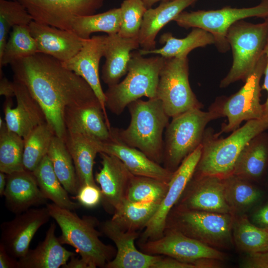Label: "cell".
<instances>
[{"label":"cell","mask_w":268,"mask_h":268,"mask_svg":"<svg viewBox=\"0 0 268 268\" xmlns=\"http://www.w3.org/2000/svg\"><path fill=\"white\" fill-rule=\"evenodd\" d=\"M10 66L13 80L26 87L43 111L55 134L63 139L67 133L66 108L99 102L83 78L50 56L37 53Z\"/></svg>","instance_id":"cell-1"},{"label":"cell","mask_w":268,"mask_h":268,"mask_svg":"<svg viewBox=\"0 0 268 268\" xmlns=\"http://www.w3.org/2000/svg\"><path fill=\"white\" fill-rule=\"evenodd\" d=\"M127 107L130 123L125 129L111 127L112 136L139 149L155 162L163 163V133L169 123V117L162 102L157 98L145 101L139 99Z\"/></svg>","instance_id":"cell-2"},{"label":"cell","mask_w":268,"mask_h":268,"mask_svg":"<svg viewBox=\"0 0 268 268\" xmlns=\"http://www.w3.org/2000/svg\"><path fill=\"white\" fill-rule=\"evenodd\" d=\"M268 130V116L246 121L228 136L219 138L210 129L205 130L200 159L194 175L224 179L233 174L242 150L254 137Z\"/></svg>","instance_id":"cell-3"},{"label":"cell","mask_w":268,"mask_h":268,"mask_svg":"<svg viewBox=\"0 0 268 268\" xmlns=\"http://www.w3.org/2000/svg\"><path fill=\"white\" fill-rule=\"evenodd\" d=\"M46 207L61 229V235L58 237L61 243L75 248L90 268H105L115 256V249L99 238L102 233L96 228L99 225L97 219L88 216L81 218L73 211L54 203L47 204Z\"/></svg>","instance_id":"cell-4"},{"label":"cell","mask_w":268,"mask_h":268,"mask_svg":"<svg viewBox=\"0 0 268 268\" xmlns=\"http://www.w3.org/2000/svg\"><path fill=\"white\" fill-rule=\"evenodd\" d=\"M164 60L165 58L160 55L145 58L138 50L132 52L126 77L108 86L105 92L106 108L119 115L129 104L142 97L156 98L159 74Z\"/></svg>","instance_id":"cell-5"},{"label":"cell","mask_w":268,"mask_h":268,"mask_svg":"<svg viewBox=\"0 0 268 268\" xmlns=\"http://www.w3.org/2000/svg\"><path fill=\"white\" fill-rule=\"evenodd\" d=\"M221 117L219 110L213 103L208 111L192 109L173 117L166 128L163 166L174 172L201 144L207 124Z\"/></svg>","instance_id":"cell-6"},{"label":"cell","mask_w":268,"mask_h":268,"mask_svg":"<svg viewBox=\"0 0 268 268\" xmlns=\"http://www.w3.org/2000/svg\"><path fill=\"white\" fill-rule=\"evenodd\" d=\"M233 215L173 207L165 229H173L212 248L229 249L233 243Z\"/></svg>","instance_id":"cell-7"},{"label":"cell","mask_w":268,"mask_h":268,"mask_svg":"<svg viewBox=\"0 0 268 268\" xmlns=\"http://www.w3.org/2000/svg\"><path fill=\"white\" fill-rule=\"evenodd\" d=\"M268 36V17L260 23L240 20L230 27L226 38L232 49L233 63L228 74L221 81L220 87L240 80L245 81L265 54Z\"/></svg>","instance_id":"cell-8"},{"label":"cell","mask_w":268,"mask_h":268,"mask_svg":"<svg viewBox=\"0 0 268 268\" xmlns=\"http://www.w3.org/2000/svg\"><path fill=\"white\" fill-rule=\"evenodd\" d=\"M252 17H268V0H261L258 5L249 7L227 6L215 10L183 11L173 21L186 29L200 28L209 32L214 37L218 50L225 53L230 48L226 38L230 27L236 21Z\"/></svg>","instance_id":"cell-9"},{"label":"cell","mask_w":268,"mask_h":268,"mask_svg":"<svg viewBox=\"0 0 268 268\" xmlns=\"http://www.w3.org/2000/svg\"><path fill=\"white\" fill-rule=\"evenodd\" d=\"M156 98L161 101L169 117L202 108L190 86L187 57L165 58L159 74Z\"/></svg>","instance_id":"cell-10"},{"label":"cell","mask_w":268,"mask_h":268,"mask_svg":"<svg viewBox=\"0 0 268 268\" xmlns=\"http://www.w3.org/2000/svg\"><path fill=\"white\" fill-rule=\"evenodd\" d=\"M267 63L265 53L261 58L243 87L229 98L217 100L214 103L222 117H226L228 123L222 126L219 136L222 133L233 132L240 127L243 121L259 119L264 117V106L260 102L261 78Z\"/></svg>","instance_id":"cell-11"},{"label":"cell","mask_w":268,"mask_h":268,"mask_svg":"<svg viewBox=\"0 0 268 268\" xmlns=\"http://www.w3.org/2000/svg\"><path fill=\"white\" fill-rule=\"evenodd\" d=\"M139 247L144 253L170 257L192 264L196 268H201L205 259H225V254L219 250L169 229H165L158 239L140 242Z\"/></svg>","instance_id":"cell-12"},{"label":"cell","mask_w":268,"mask_h":268,"mask_svg":"<svg viewBox=\"0 0 268 268\" xmlns=\"http://www.w3.org/2000/svg\"><path fill=\"white\" fill-rule=\"evenodd\" d=\"M28 11L33 21L71 30L77 16L95 14L105 0H15Z\"/></svg>","instance_id":"cell-13"},{"label":"cell","mask_w":268,"mask_h":268,"mask_svg":"<svg viewBox=\"0 0 268 268\" xmlns=\"http://www.w3.org/2000/svg\"><path fill=\"white\" fill-rule=\"evenodd\" d=\"M201 151L202 145L200 144L174 172L164 198L141 235V242L155 240L163 236L167 217L192 178L200 159Z\"/></svg>","instance_id":"cell-14"},{"label":"cell","mask_w":268,"mask_h":268,"mask_svg":"<svg viewBox=\"0 0 268 268\" xmlns=\"http://www.w3.org/2000/svg\"><path fill=\"white\" fill-rule=\"evenodd\" d=\"M52 218L48 208H31L16 214L0 225V242L6 251L18 260L29 250L31 240L39 229Z\"/></svg>","instance_id":"cell-15"},{"label":"cell","mask_w":268,"mask_h":268,"mask_svg":"<svg viewBox=\"0 0 268 268\" xmlns=\"http://www.w3.org/2000/svg\"><path fill=\"white\" fill-rule=\"evenodd\" d=\"M174 207L231 214L225 198L224 179L212 175H193Z\"/></svg>","instance_id":"cell-16"},{"label":"cell","mask_w":268,"mask_h":268,"mask_svg":"<svg viewBox=\"0 0 268 268\" xmlns=\"http://www.w3.org/2000/svg\"><path fill=\"white\" fill-rule=\"evenodd\" d=\"M105 35H94L83 39L81 49L63 66L83 78L91 86L98 99L109 128L111 125L106 112V96L100 83L99 67L104 57Z\"/></svg>","instance_id":"cell-17"},{"label":"cell","mask_w":268,"mask_h":268,"mask_svg":"<svg viewBox=\"0 0 268 268\" xmlns=\"http://www.w3.org/2000/svg\"><path fill=\"white\" fill-rule=\"evenodd\" d=\"M102 233L115 244L114 258L108 262L106 268H152L161 255H152L138 251L134 241L138 236L137 231L125 230L111 219L99 225Z\"/></svg>","instance_id":"cell-18"},{"label":"cell","mask_w":268,"mask_h":268,"mask_svg":"<svg viewBox=\"0 0 268 268\" xmlns=\"http://www.w3.org/2000/svg\"><path fill=\"white\" fill-rule=\"evenodd\" d=\"M16 105L12 98H5L3 104L4 121L7 129L25 138L37 127L47 122L42 108L26 87L13 80Z\"/></svg>","instance_id":"cell-19"},{"label":"cell","mask_w":268,"mask_h":268,"mask_svg":"<svg viewBox=\"0 0 268 268\" xmlns=\"http://www.w3.org/2000/svg\"><path fill=\"white\" fill-rule=\"evenodd\" d=\"M99 154L102 167L96 173L95 180L100 187L102 201L114 212L126 199L133 174L117 157L103 152Z\"/></svg>","instance_id":"cell-20"},{"label":"cell","mask_w":268,"mask_h":268,"mask_svg":"<svg viewBox=\"0 0 268 268\" xmlns=\"http://www.w3.org/2000/svg\"><path fill=\"white\" fill-rule=\"evenodd\" d=\"M29 27L38 53L50 56L62 63L73 57L82 46L83 39L72 30L62 29L33 20Z\"/></svg>","instance_id":"cell-21"},{"label":"cell","mask_w":268,"mask_h":268,"mask_svg":"<svg viewBox=\"0 0 268 268\" xmlns=\"http://www.w3.org/2000/svg\"><path fill=\"white\" fill-rule=\"evenodd\" d=\"M99 153L118 158L133 175L151 177L169 182L172 172L151 160L139 149L131 147L113 137L106 142L96 141Z\"/></svg>","instance_id":"cell-22"},{"label":"cell","mask_w":268,"mask_h":268,"mask_svg":"<svg viewBox=\"0 0 268 268\" xmlns=\"http://www.w3.org/2000/svg\"><path fill=\"white\" fill-rule=\"evenodd\" d=\"M64 122L67 131L82 134L93 139L106 142L112 139L99 102L66 108Z\"/></svg>","instance_id":"cell-23"},{"label":"cell","mask_w":268,"mask_h":268,"mask_svg":"<svg viewBox=\"0 0 268 268\" xmlns=\"http://www.w3.org/2000/svg\"><path fill=\"white\" fill-rule=\"evenodd\" d=\"M3 196L6 207L15 214L46 203L47 200L33 173L25 170L7 174Z\"/></svg>","instance_id":"cell-24"},{"label":"cell","mask_w":268,"mask_h":268,"mask_svg":"<svg viewBox=\"0 0 268 268\" xmlns=\"http://www.w3.org/2000/svg\"><path fill=\"white\" fill-rule=\"evenodd\" d=\"M140 46L137 38H125L118 33L105 35L101 78L108 86L120 82L127 73L131 51Z\"/></svg>","instance_id":"cell-25"},{"label":"cell","mask_w":268,"mask_h":268,"mask_svg":"<svg viewBox=\"0 0 268 268\" xmlns=\"http://www.w3.org/2000/svg\"><path fill=\"white\" fill-rule=\"evenodd\" d=\"M56 225L52 223L44 239L18 260L17 268H59L75 255L62 246L55 235Z\"/></svg>","instance_id":"cell-26"},{"label":"cell","mask_w":268,"mask_h":268,"mask_svg":"<svg viewBox=\"0 0 268 268\" xmlns=\"http://www.w3.org/2000/svg\"><path fill=\"white\" fill-rule=\"evenodd\" d=\"M198 0H174L162 1L154 8L147 9L138 36L141 49H155L156 37L160 30L188 7Z\"/></svg>","instance_id":"cell-27"},{"label":"cell","mask_w":268,"mask_h":268,"mask_svg":"<svg viewBox=\"0 0 268 268\" xmlns=\"http://www.w3.org/2000/svg\"><path fill=\"white\" fill-rule=\"evenodd\" d=\"M268 169V134L263 132L252 139L239 154L233 174L251 182L265 178Z\"/></svg>","instance_id":"cell-28"},{"label":"cell","mask_w":268,"mask_h":268,"mask_svg":"<svg viewBox=\"0 0 268 268\" xmlns=\"http://www.w3.org/2000/svg\"><path fill=\"white\" fill-rule=\"evenodd\" d=\"M64 140L73 160L79 188L85 185H97L93 173L95 159L99 153L97 140L67 131Z\"/></svg>","instance_id":"cell-29"},{"label":"cell","mask_w":268,"mask_h":268,"mask_svg":"<svg viewBox=\"0 0 268 268\" xmlns=\"http://www.w3.org/2000/svg\"><path fill=\"white\" fill-rule=\"evenodd\" d=\"M159 42L164 45L161 48L150 50H139L141 55L156 54L165 58L187 57L195 48L204 47L214 44L215 40L209 32L200 28H193L185 38L179 39L174 37L170 32L161 35Z\"/></svg>","instance_id":"cell-30"},{"label":"cell","mask_w":268,"mask_h":268,"mask_svg":"<svg viewBox=\"0 0 268 268\" xmlns=\"http://www.w3.org/2000/svg\"><path fill=\"white\" fill-rule=\"evenodd\" d=\"M223 179L225 198L232 215L245 214L263 201L264 191L252 182L233 174Z\"/></svg>","instance_id":"cell-31"},{"label":"cell","mask_w":268,"mask_h":268,"mask_svg":"<svg viewBox=\"0 0 268 268\" xmlns=\"http://www.w3.org/2000/svg\"><path fill=\"white\" fill-rule=\"evenodd\" d=\"M44 196L58 206L72 211L81 206L73 201L57 177L48 155L32 172Z\"/></svg>","instance_id":"cell-32"},{"label":"cell","mask_w":268,"mask_h":268,"mask_svg":"<svg viewBox=\"0 0 268 268\" xmlns=\"http://www.w3.org/2000/svg\"><path fill=\"white\" fill-rule=\"evenodd\" d=\"M232 232L233 243L246 254L268 250V231L255 225L245 214L233 215Z\"/></svg>","instance_id":"cell-33"},{"label":"cell","mask_w":268,"mask_h":268,"mask_svg":"<svg viewBox=\"0 0 268 268\" xmlns=\"http://www.w3.org/2000/svg\"><path fill=\"white\" fill-rule=\"evenodd\" d=\"M53 169L67 191L76 196L79 186L71 156L62 138L54 135L47 153Z\"/></svg>","instance_id":"cell-34"},{"label":"cell","mask_w":268,"mask_h":268,"mask_svg":"<svg viewBox=\"0 0 268 268\" xmlns=\"http://www.w3.org/2000/svg\"><path fill=\"white\" fill-rule=\"evenodd\" d=\"M159 204L153 201L136 202L125 199L114 211L111 219L125 230L137 231L145 227Z\"/></svg>","instance_id":"cell-35"},{"label":"cell","mask_w":268,"mask_h":268,"mask_svg":"<svg viewBox=\"0 0 268 268\" xmlns=\"http://www.w3.org/2000/svg\"><path fill=\"white\" fill-rule=\"evenodd\" d=\"M121 24L120 8H115L104 12L76 17L73 20L71 30L83 39L89 38L97 32L107 35L119 33Z\"/></svg>","instance_id":"cell-36"},{"label":"cell","mask_w":268,"mask_h":268,"mask_svg":"<svg viewBox=\"0 0 268 268\" xmlns=\"http://www.w3.org/2000/svg\"><path fill=\"white\" fill-rule=\"evenodd\" d=\"M24 140L9 130L0 118V172L6 174L24 170L23 157Z\"/></svg>","instance_id":"cell-37"},{"label":"cell","mask_w":268,"mask_h":268,"mask_svg":"<svg viewBox=\"0 0 268 268\" xmlns=\"http://www.w3.org/2000/svg\"><path fill=\"white\" fill-rule=\"evenodd\" d=\"M37 53V45L31 34L29 25L14 26L0 56V69L15 61Z\"/></svg>","instance_id":"cell-38"},{"label":"cell","mask_w":268,"mask_h":268,"mask_svg":"<svg viewBox=\"0 0 268 268\" xmlns=\"http://www.w3.org/2000/svg\"><path fill=\"white\" fill-rule=\"evenodd\" d=\"M55 135L46 122L31 132L24 138V169L33 172L47 155L52 139Z\"/></svg>","instance_id":"cell-39"},{"label":"cell","mask_w":268,"mask_h":268,"mask_svg":"<svg viewBox=\"0 0 268 268\" xmlns=\"http://www.w3.org/2000/svg\"><path fill=\"white\" fill-rule=\"evenodd\" d=\"M169 182L133 175L128 186L126 199L133 202L153 201L160 203L169 188Z\"/></svg>","instance_id":"cell-40"},{"label":"cell","mask_w":268,"mask_h":268,"mask_svg":"<svg viewBox=\"0 0 268 268\" xmlns=\"http://www.w3.org/2000/svg\"><path fill=\"white\" fill-rule=\"evenodd\" d=\"M32 21L30 14L19 2L15 0H0V56L13 27L29 25Z\"/></svg>","instance_id":"cell-41"},{"label":"cell","mask_w":268,"mask_h":268,"mask_svg":"<svg viewBox=\"0 0 268 268\" xmlns=\"http://www.w3.org/2000/svg\"><path fill=\"white\" fill-rule=\"evenodd\" d=\"M120 8L121 24L118 34L125 38L138 39L147 8L142 0H124Z\"/></svg>","instance_id":"cell-42"},{"label":"cell","mask_w":268,"mask_h":268,"mask_svg":"<svg viewBox=\"0 0 268 268\" xmlns=\"http://www.w3.org/2000/svg\"><path fill=\"white\" fill-rule=\"evenodd\" d=\"M75 196L80 205L87 208L94 207L102 201L101 191L97 185L82 186Z\"/></svg>","instance_id":"cell-43"},{"label":"cell","mask_w":268,"mask_h":268,"mask_svg":"<svg viewBox=\"0 0 268 268\" xmlns=\"http://www.w3.org/2000/svg\"><path fill=\"white\" fill-rule=\"evenodd\" d=\"M240 264L242 268H268V250L247 253Z\"/></svg>","instance_id":"cell-44"},{"label":"cell","mask_w":268,"mask_h":268,"mask_svg":"<svg viewBox=\"0 0 268 268\" xmlns=\"http://www.w3.org/2000/svg\"><path fill=\"white\" fill-rule=\"evenodd\" d=\"M251 222L255 225L268 231V200L259 203L254 211Z\"/></svg>","instance_id":"cell-45"},{"label":"cell","mask_w":268,"mask_h":268,"mask_svg":"<svg viewBox=\"0 0 268 268\" xmlns=\"http://www.w3.org/2000/svg\"><path fill=\"white\" fill-rule=\"evenodd\" d=\"M152 268H196L191 264L182 262L176 259L161 255L155 263Z\"/></svg>","instance_id":"cell-46"},{"label":"cell","mask_w":268,"mask_h":268,"mask_svg":"<svg viewBox=\"0 0 268 268\" xmlns=\"http://www.w3.org/2000/svg\"><path fill=\"white\" fill-rule=\"evenodd\" d=\"M18 260L10 256L0 244V268H17Z\"/></svg>","instance_id":"cell-47"},{"label":"cell","mask_w":268,"mask_h":268,"mask_svg":"<svg viewBox=\"0 0 268 268\" xmlns=\"http://www.w3.org/2000/svg\"><path fill=\"white\" fill-rule=\"evenodd\" d=\"M0 95L5 98L15 96V86L13 81H9L6 77L0 74Z\"/></svg>","instance_id":"cell-48"},{"label":"cell","mask_w":268,"mask_h":268,"mask_svg":"<svg viewBox=\"0 0 268 268\" xmlns=\"http://www.w3.org/2000/svg\"><path fill=\"white\" fill-rule=\"evenodd\" d=\"M265 53L267 57V63L264 70L265 74L264 82L262 89L267 91L268 94V36L267 44L265 49ZM264 116H268V96L266 102L263 104Z\"/></svg>","instance_id":"cell-49"},{"label":"cell","mask_w":268,"mask_h":268,"mask_svg":"<svg viewBox=\"0 0 268 268\" xmlns=\"http://www.w3.org/2000/svg\"><path fill=\"white\" fill-rule=\"evenodd\" d=\"M62 268H90L88 263L82 258L75 257V255Z\"/></svg>","instance_id":"cell-50"},{"label":"cell","mask_w":268,"mask_h":268,"mask_svg":"<svg viewBox=\"0 0 268 268\" xmlns=\"http://www.w3.org/2000/svg\"><path fill=\"white\" fill-rule=\"evenodd\" d=\"M7 182V174L0 172V196L3 197Z\"/></svg>","instance_id":"cell-51"},{"label":"cell","mask_w":268,"mask_h":268,"mask_svg":"<svg viewBox=\"0 0 268 268\" xmlns=\"http://www.w3.org/2000/svg\"><path fill=\"white\" fill-rule=\"evenodd\" d=\"M146 7L148 9L151 8L152 5L158 1H171L174 0H142Z\"/></svg>","instance_id":"cell-52"},{"label":"cell","mask_w":268,"mask_h":268,"mask_svg":"<svg viewBox=\"0 0 268 268\" xmlns=\"http://www.w3.org/2000/svg\"><path fill=\"white\" fill-rule=\"evenodd\" d=\"M268 176V171H267V174H266V177Z\"/></svg>","instance_id":"cell-53"}]
</instances>
